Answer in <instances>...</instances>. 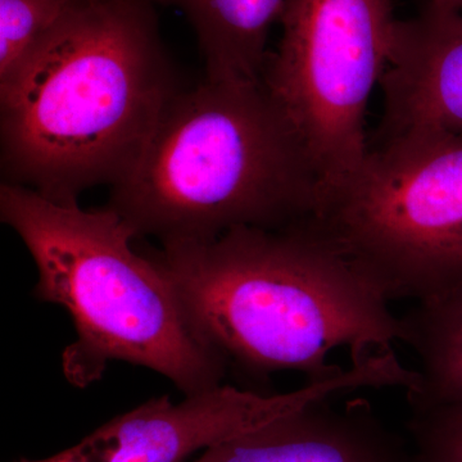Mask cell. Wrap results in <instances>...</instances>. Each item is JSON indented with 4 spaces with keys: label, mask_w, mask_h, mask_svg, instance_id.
<instances>
[{
    "label": "cell",
    "mask_w": 462,
    "mask_h": 462,
    "mask_svg": "<svg viewBox=\"0 0 462 462\" xmlns=\"http://www.w3.org/2000/svg\"><path fill=\"white\" fill-rule=\"evenodd\" d=\"M319 197L311 160L263 80L205 78L173 97L106 207L136 238L166 245L302 223Z\"/></svg>",
    "instance_id": "3957f363"
},
{
    "label": "cell",
    "mask_w": 462,
    "mask_h": 462,
    "mask_svg": "<svg viewBox=\"0 0 462 462\" xmlns=\"http://www.w3.org/2000/svg\"><path fill=\"white\" fill-rule=\"evenodd\" d=\"M396 21L391 0H285L281 42L261 80L311 160L319 199L356 175L369 153L365 117Z\"/></svg>",
    "instance_id": "8992f818"
},
{
    "label": "cell",
    "mask_w": 462,
    "mask_h": 462,
    "mask_svg": "<svg viewBox=\"0 0 462 462\" xmlns=\"http://www.w3.org/2000/svg\"><path fill=\"white\" fill-rule=\"evenodd\" d=\"M407 433L419 462H462V401L411 410Z\"/></svg>",
    "instance_id": "4fadbf2b"
},
{
    "label": "cell",
    "mask_w": 462,
    "mask_h": 462,
    "mask_svg": "<svg viewBox=\"0 0 462 462\" xmlns=\"http://www.w3.org/2000/svg\"><path fill=\"white\" fill-rule=\"evenodd\" d=\"M343 375L306 383L287 393H263L223 384L184 396L151 398L116 416L80 443L41 460L14 462H188L197 452L324 398L342 396Z\"/></svg>",
    "instance_id": "52a82bcc"
},
{
    "label": "cell",
    "mask_w": 462,
    "mask_h": 462,
    "mask_svg": "<svg viewBox=\"0 0 462 462\" xmlns=\"http://www.w3.org/2000/svg\"><path fill=\"white\" fill-rule=\"evenodd\" d=\"M191 330L227 367L266 382L291 372L306 383L402 345V321L311 220L282 229L236 227L209 242L161 245Z\"/></svg>",
    "instance_id": "7a4b0ae2"
},
{
    "label": "cell",
    "mask_w": 462,
    "mask_h": 462,
    "mask_svg": "<svg viewBox=\"0 0 462 462\" xmlns=\"http://www.w3.org/2000/svg\"><path fill=\"white\" fill-rule=\"evenodd\" d=\"M324 398L224 440L188 462H419L364 398Z\"/></svg>",
    "instance_id": "9c48e42d"
},
{
    "label": "cell",
    "mask_w": 462,
    "mask_h": 462,
    "mask_svg": "<svg viewBox=\"0 0 462 462\" xmlns=\"http://www.w3.org/2000/svg\"><path fill=\"white\" fill-rule=\"evenodd\" d=\"M451 2L454 3L455 5H457L462 11V0H451Z\"/></svg>",
    "instance_id": "5bb4252c"
},
{
    "label": "cell",
    "mask_w": 462,
    "mask_h": 462,
    "mask_svg": "<svg viewBox=\"0 0 462 462\" xmlns=\"http://www.w3.org/2000/svg\"><path fill=\"white\" fill-rule=\"evenodd\" d=\"M180 8L189 21L205 60L206 79L257 83L269 51L270 29L285 0H154Z\"/></svg>",
    "instance_id": "30bf717a"
},
{
    "label": "cell",
    "mask_w": 462,
    "mask_h": 462,
    "mask_svg": "<svg viewBox=\"0 0 462 462\" xmlns=\"http://www.w3.org/2000/svg\"><path fill=\"white\" fill-rule=\"evenodd\" d=\"M383 117L375 141L412 133L462 135V11L451 0H422L396 21L379 81Z\"/></svg>",
    "instance_id": "ba28073f"
},
{
    "label": "cell",
    "mask_w": 462,
    "mask_h": 462,
    "mask_svg": "<svg viewBox=\"0 0 462 462\" xmlns=\"http://www.w3.org/2000/svg\"><path fill=\"white\" fill-rule=\"evenodd\" d=\"M0 220L35 263L33 298L74 322L62 355L69 384L89 387L114 361L153 370L184 396L224 384L227 364L194 334L169 276L133 248L135 233L108 207L62 205L2 182Z\"/></svg>",
    "instance_id": "277c9868"
},
{
    "label": "cell",
    "mask_w": 462,
    "mask_h": 462,
    "mask_svg": "<svg viewBox=\"0 0 462 462\" xmlns=\"http://www.w3.org/2000/svg\"><path fill=\"white\" fill-rule=\"evenodd\" d=\"M402 345L419 367L415 387L406 392L410 410L462 401V285L437 294L400 316Z\"/></svg>",
    "instance_id": "8fae6325"
},
{
    "label": "cell",
    "mask_w": 462,
    "mask_h": 462,
    "mask_svg": "<svg viewBox=\"0 0 462 462\" xmlns=\"http://www.w3.org/2000/svg\"><path fill=\"white\" fill-rule=\"evenodd\" d=\"M154 0H75L0 83L3 181L62 205L114 187L181 89Z\"/></svg>",
    "instance_id": "6da1fadb"
},
{
    "label": "cell",
    "mask_w": 462,
    "mask_h": 462,
    "mask_svg": "<svg viewBox=\"0 0 462 462\" xmlns=\"http://www.w3.org/2000/svg\"><path fill=\"white\" fill-rule=\"evenodd\" d=\"M311 223L388 302L460 287L462 135L369 144L360 170L321 197Z\"/></svg>",
    "instance_id": "5b68a950"
},
{
    "label": "cell",
    "mask_w": 462,
    "mask_h": 462,
    "mask_svg": "<svg viewBox=\"0 0 462 462\" xmlns=\"http://www.w3.org/2000/svg\"><path fill=\"white\" fill-rule=\"evenodd\" d=\"M75 0H0V83L7 81Z\"/></svg>",
    "instance_id": "7c38bea8"
}]
</instances>
